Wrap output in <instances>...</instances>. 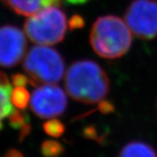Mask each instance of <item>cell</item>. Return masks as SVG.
<instances>
[{
  "label": "cell",
  "instance_id": "cell-14",
  "mask_svg": "<svg viewBox=\"0 0 157 157\" xmlns=\"http://www.w3.org/2000/svg\"><path fill=\"white\" fill-rule=\"evenodd\" d=\"M83 25H84V20L79 16H74L69 21V25H70L71 29L80 28L81 26H83Z\"/></svg>",
  "mask_w": 157,
  "mask_h": 157
},
{
  "label": "cell",
  "instance_id": "cell-7",
  "mask_svg": "<svg viewBox=\"0 0 157 157\" xmlns=\"http://www.w3.org/2000/svg\"><path fill=\"white\" fill-rule=\"evenodd\" d=\"M26 38L14 25L0 27V67H12L22 59L26 49Z\"/></svg>",
  "mask_w": 157,
  "mask_h": 157
},
{
  "label": "cell",
  "instance_id": "cell-15",
  "mask_svg": "<svg viewBox=\"0 0 157 157\" xmlns=\"http://www.w3.org/2000/svg\"><path fill=\"white\" fill-rule=\"evenodd\" d=\"M5 157H24V155L19 151L15 150V149H11L6 153Z\"/></svg>",
  "mask_w": 157,
  "mask_h": 157
},
{
  "label": "cell",
  "instance_id": "cell-8",
  "mask_svg": "<svg viewBox=\"0 0 157 157\" xmlns=\"http://www.w3.org/2000/svg\"><path fill=\"white\" fill-rule=\"evenodd\" d=\"M11 10L22 16H32L46 7L59 6L60 0H2Z\"/></svg>",
  "mask_w": 157,
  "mask_h": 157
},
{
  "label": "cell",
  "instance_id": "cell-6",
  "mask_svg": "<svg viewBox=\"0 0 157 157\" xmlns=\"http://www.w3.org/2000/svg\"><path fill=\"white\" fill-rule=\"evenodd\" d=\"M30 106L34 114L43 119H54L61 115L67 106L65 92L53 84L42 85L33 90Z\"/></svg>",
  "mask_w": 157,
  "mask_h": 157
},
{
  "label": "cell",
  "instance_id": "cell-9",
  "mask_svg": "<svg viewBox=\"0 0 157 157\" xmlns=\"http://www.w3.org/2000/svg\"><path fill=\"white\" fill-rule=\"evenodd\" d=\"M12 90V85L0 73V130L4 127V121L6 119L10 120L17 111L11 101Z\"/></svg>",
  "mask_w": 157,
  "mask_h": 157
},
{
  "label": "cell",
  "instance_id": "cell-1",
  "mask_svg": "<svg viewBox=\"0 0 157 157\" xmlns=\"http://www.w3.org/2000/svg\"><path fill=\"white\" fill-rule=\"evenodd\" d=\"M66 89L76 101L96 104L104 101L109 93V78L99 64L89 59L73 63L68 68Z\"/></svg>",
  "mask_w": 157,
  "mask_h": 157
},
{
  "label": "cell",
  "instance_id": "cell-4",
  "mask_svg": "<svg viewBox=\"0 0 157 157\" xmlns=\"http://www.w3.org/2000/svg\"><path fill=\"white\" fill-rule=\"evenodd\" d=\"M67 26L65 12L59 6H53L30 16L25 23V31L35 44L52 45L64 39Z\"/></svg>",
  "mask_w": 157,
  "mask_h": 157
},
{
  "label": "cell",
  "instance_id": "cell-13",
  "mask_svg": "<svg viewBox=\"0 0 157 157\" xmlns=\"http://www.w3.org/2000/svg\"><path fill=\"white\" fill-rule=\"evenodd\" d=\"M63 150H64L63 147L59 142L54 141V140H46L42 144V147H41L42 154L45 157L59 156L60 155Z\"/></svg>",
  "mask_w": 157,
  "mask_h": 157
},
{
  "label": "cell",
  "instance_id": "cell-3",
  "mask_svg": "<svg viewBox=\"0 0 157 157\" xmlns=\"http://www.w3.org/2000/svg\"><path fill=\"white\" fill-rule=\"evenodd\" d=\"M30 83L37 85L56 84L65 73V63L60 53L45 45L32 47L23 63Z\"/></svg>",
  "mask_w": 157,
  "mask_h": 157
},
{
  "label": "cell",
  "instance_id": "cell-11",
  "mask_svg": "<svg viewBox=\"0 0 157 157\" xmlns=\"http://www.w3.org/2000/svg\"><path fill=\"white\" fill-rule=\"evenodd\" d=\"M11 94V101L14 107L24 109L30 102L31 95L26 89V86H14Z\"/></svg>",
  "mask_w": 157,
  "mask_h": 157
},
{
  "label": "cell",
  "instance_id": "cell-10",
  "mask_svg": "<svg viewBox=\"0 0 157 157\" xmlns=\"http://www.w3.org/2000/svg\"><path fill=\"white\" fill-rule=\"evenodd\" d=\"M118 157H157L155 149L141 141L129 142L122 147Z\"/></svg>",
  "mask_w": 157,
  "mask_h": 157
},
{
  "label": "cell",
  "instance_id": "cell-16",
  "mask_svg": "<svg viewBox=\"0 0 157 157\" xmlns=\"http://www.w3.org/2000/svg\"><path fill=\"white\" fill-rule=\"evenodd\" d=\"M68 3L73 4V5H81V4H85L89 0H67Z\"/></svg>",
  "mask_w": 157,
  "mask_h": 157
},
{
  "label": "cell",
  "instance_id": "cell-5",
  "mask_svg": "<svg viewBox=\"0 0 157 157\" xmlns=\"http://www.w3.org/2000/svg\"><path fill=\"white\" fill-rule=\"evenodd\" d=\"M129 29L139 39H153L157 36V2L134 0L125 12Z\"/></svg>",
  "mask_w": 157,
  "mask_h": 157
},
{
  "label": "cell",
  "instance_id": "cell-12",
  "mask_svg": "<svg viewBox=\"0 0 157 157\" xmlns=\"http://www.w3.org/2000/svg\"><path fill=\"white\" fill-rule=\"evenodd\" d=\"M43 128L47 135L53 137L61 136L65 131V127L63 123L56 119H50L43 125Z\"/></svg>",
  "mask_w": 157,
  "mask_h": 157
},
{
  "label": "cell",
  "instance_id": "cell-2",
  "mask_svg": "<svg viewBox=\"0 0 157 157\" xmlns=\"http://www.w3.org/2000/svg\"><path fill=\"white\" fill-rule=\"evenodd\" d=\"M131 30L121 17L103 16L94 23L90 44L100 57L114 59L125 55L132 45Z\"/></svg>",
  "mask_w": 157,
  "mask_h": 157
}]
</instances>
